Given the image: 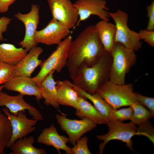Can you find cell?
Listing matches in <instances>:
<instances>
[{
  "instance_id": "cell-25",
  "label": "cell",
  "mask_w": 154,
  "mask_h": 154,
  "mask_svg": "<svg viewBox=\"0 0 154 154\" xmlns=\"http://www.w3.org/2000/svg\"><path fill=\"white\" fill-rule=\"evenodd\" d=\"M131 106L133 112L130 122L135 125L139 126L153 117L149 110L137 100Z\"/></svg>"
},
{
  "instance_id": "cell-22",
  "label": "cell",
  "mask_w": 154,
  "mask_h": 154,
  "mask_svg": "<svg viewBox=\"0 0 154 154\" xmlns=\"http://www.w3.org/2000/svg\"><path fill=\"white\" fill-rule=\"evenodd\" d=\"M79 108L76 110L75 115L81 119L84 117L89 118L97 124H106V122L94 106L84 98L80 96Z\"/></svg>"
},
{
  "instance_id": "cell-36",
  "label": "cell",
  "mask_w": 154,
  "mask_h": 154,
  "mask_svg": "<svg viewBox=\"0 0 154 154\" xmlns=\"http://www.w3.org/2000/svg\"><path fill=\"white\" fill-rule=\"evenodd\" d=\"M3 88H4V87H3V85L0 86V92L2 91V90ZM0 112H1V111L0 110Z\"/></svg>"
},
{
  "instance_id": "cell-2",
  "label": "cell",
  "mask_w": 154,
  "mask_h": 154,
  "mask_svg": "<svg viewBox=\"0 0 154 154\" xmlns=\"http://www.w3.org/2000/svg\"><path fill=\"white\" fill-rule=\"evenodd\" d=\"M112 56L107 52L92 66H80L72 79V83L87 92L93 94L109 80Z\"/></svg>"
},
{
  "instance_id": "cell-26",
  "label": "cell",
  "mask_w": 154,
  "mask_h": 154,
  "mask_svg": "<svg viewBox=\"0 0 154 154\" xmlns=\"http://www.w3.org/2000/svg\"><path fill=\"white\" fill-rule=\"evenodd\" d=\"M133 112V110L130 106L127 108L120 109L113 108L109 115V122L123 121L130 120Z\"/></svg>"
},
{
  "instance_id": "cell-5",
  "label": "cell",
  "mask_w": 154,
  "mask_h": 154,
  "mask_svg": "<svg viewBox=\"0 0 154 154\" xmlns=\"http://www.w3.org/2000/svg\"><path fill=\"white\" fill-rule=\"evenodd\" d=\"M108 14L115 23L116 31L114 43H120L135 51L139 50L142 46L141 39L138 33L131 30L129 27L127 13L118 9L114 12H109Z\"/></svg>"
},
{
  "instance_id": "cell-6",
  "label": "cell",
  "mask_w": 154,
  "mask_h": 154,
  "mask_svg": "<svg viewBox=\"0 0 154 154\" xmlns=\"http://www.w3.org/2000/svg\"><path fill=\"white\" fill-rule=\"evenodd\" d=\"M72 40L68 35L57 45L56 49L40 64V69L38 73L33 79L37 85L51 71L60 73L66 66L68 58V51Z\"/></svg>"
},
{
  "instance_id": "cell-12",
  "label": "cell",
  "mask_w": 154,
  "mask_h": 154,
  "mask_svg": "<svg viewBox=\"0 0 154 154\" xmlns=\"http://www.w3.org/2000/svg\"><path fill=\"white\" fill-rule=\"evenodd\" d=\"M70 29L52 18L45 27L36 31L35 40L37 44L58 45L69 35Z\"/></svg>"
},
{
  "instance_id": "cell-1",
  "label": "cell",
  "mask_w": 154,
  "mask_h": 154,
  "mask_svg": "<svg viewBox=\"0 0 154 154\" xmlns=\"http://www.w3.org/2000/svg\"><path fill=\"white\" fill-rule=\"evenodd\" d=\"M107 52L100 40L95 25L86 28L72 40L69 47L66 66L70 78L72 79L74 77L79 66H92Z\"/></svg>"
},
{
  "instance_id": "cell-20",
  "label": "cell",
  "mask_w": 154,
  "mask_h": 154,
  "mask_svg": "<svg viewBox=\"0 0 154 154\" xmlns=\"http://www.w3.org/2000/svg\"><path fill=\"white\" fill-rule=\"evenodd\" d=\"M100 40L105 50L110 53L114 44L116 28L109 21L102 20L95 25Z\"/></svg>"
},
{
  "instance_id": "cell-23",
  "label": "cell",
  "mask_w": 154,
  "mask_h": 154,
  "mask_svg": "<svg viewBox=\"0 0 154 154\" xmlns=\"http://www.w3.org/2000/svg\"><path fill=\"white\" fill-rule=\"evenodd\" d=\"M74 86L80 96L90 100L106 123L108 122L109 114L113 108L98 93L89 94L74 85Z\"/></svg>"
},
{
  "instance_id": "cell-35",
  "label": "cell",
  "mask_w": 154,
  "mask_h": 154,
  "mask_svg": "<svg viewBox=\"0 0 154 154\" xmlns=\"http://www.w3.org/2000/svg\"><path fill=\"white\" fill-rule=\"evenodd\" d=\"M6 147V143L0 139V154H2L4 153Z\"/></svg>"
},
{
  "instance_id": "cell-37",
  "label": "cell",
  "mask_w": 154,
  "mask_h": 154,
  "mask_svg": "<svg viewBox=\"0 0 154 154\" xmlns=\"http://www.w3.org/2000/svg\"><path fill=\"white\" fill-rule=\"evenodd\" d=\"M1 62V60H0V62Z\"/></svg>"
},
{
  "instance_id": "cell-33",
  "label": "cell",
  "mask_w": 154,
  "mask_h": 154,
  "mask_svg": "<svg viewBox=\"0 0 154 154\" xmlns=\"http://www.w3.org/2000/svg\"><path fill=\"white\" fill-rule=\"evenodd\" d=\"M11 21V19L8 17L3 16L0 18V41L4 40L3 34L7 30Z\"/></svg>"
},
{
  "instance_id": "cell-27",
  "label": "cell",
  "mask_w": 154,
  "mask_h": 154,
  "mask_svg": "<svg viewBox=\"0 0 154 154\" xmlns=\"http://www.w3.org/2000/svg\"><path fill=\"white\" fill-rule=\"evenodd\" d=\"M12 129L7 117L0 112V139L7 143L10 139Z\"/></svg>"
},
{
  "instance_id": "cell-13",
  "label": "cell",
  "mask_w": 154,
  "mask_h": 154,
  "mask_svg": "<svg viewBox=\"0 0 154 154\" xmlns=\"http://www.w3.org/2000/svg\"><path fill=\"white\" fill-rule=\"evenodd\" d=\"M74 4L78 13L77 25L92 15H96L102 20L109 21L108 8L105 0H77Z\"/></svg>"
},
{
  "instance_id": "cell-3",
  "label": "cell",
  "mask_w": 154,
  "mask_h": 154,
  "mask_svg": "<svg viewBox=\"0 0 154 154\" xmlns=\"http://www.w3.org/2000/svg\"><path fill=\"white\" fill-rule=\"evenodd\" d=\"M110 54L112 61L109 80L117 84H124L126 74L136 62L135 51L116 42L114 43Z\"/></svg>"
},
{
  "instance_id": "cell-15",
  "label": "cell",
  "mask_w": 154,
  "mask_h": 154,
  "mask_svg": "<svg viewBox=\"0 0 154 154\" xmlns=\"http://www.w3.org/2000/svg\"><path fill=\"white\" fill-rule=\"evenodd\" d=\"M43 52V49L40 47L36 46L32 48L24 57L13 66V77L18 76L31 77L35 69L42 62L39 59V57Z\"/></svg>"
},
{
  "instance_id": "cell-7",
  "label": "cell",
  "mask_w": 154,
  "mask_h": 154,
  "mask_svg": "<svg viewBox=\"0 0 154 154\" xmlns=\"http://www.w3.org/2000/svg\"><path fill=\"white\" fill-rule=\"evenodd\" d=\"M106 124L109 128L108 132L105 134L96 136L98 139L103 141L99 145L100 154L103 153L107 143L113 140L122 141L131 150L134 151L131 139L133 136L138 135V128L135 125L131 122L124 123L117 121L108 122Z\"/></svg>"
},
{
  "instance_id": "cell-19",
  "label": "cell",
  "mask_w": 154,
  "mask_h": 154,
  "mask_svg": "<svg viewBox=\"0 0 154 154\" xmlns=\"http://www.w3.org/2000/svg\"><path fill=\"white\" fill-rule=\"evenodd\" d=\"M54 72H50L37 86L44 100L45 104L58 109L60 105L58 102L56 82L53 76Z\"/></svg>"
},
{
  "instance_id": "cell-8",
  "label": "cell",
  "mask_w": 154,
  "mask_h": 154,
  "mask_svg": "<svg viewBox=\"0 0 154 154\" xmlns=\"http://www.w3.org/2000/svg\"><path fill=\"white\" fill-rule=\"evenodd\" d=\"M60 128L68 137L69 142L73 146L83 135L95 128L97 124L92 120L84 117L80 120L67 118L64 115L56 114L55 116Z\"/></svg>"
},
{
  "instance_id": "cell-31",
  "label": "cell",
  "mask_w": 154,
  "mask_h": 154,
  "mask_svg": "<svg viewBox=\"0 0 154 154\" xmlns=\"http://www.w3.org/2000/svg\"><path fill=\"white\" fill-rule=\"evenodd\" d=\"M141 40H143L150 46L154 47V31L153 30H141L138 33Z\"/></svg>"
},
{
  "instance_id": "cell-32",
  "label": "cell",
  "mask_w": 154,
  "mask_h": 154,
  "mask_svg": "<svg viewBox=\"0 0 154 154\" xmlns=\"http://www.w3.org/2000/svg\"><path fill=\"white\" fill-rule=\"evenodd\" d=\"M147 17L149 21L147 30H153L154 29V1L153 0L151 4L147 6Z\"/></svg>"
},
{
  "instance_id": "cell-9",
  "label": "cell",
  "mask_w": 154,
  "mask_h": 154,
  "mask_svg": "<svg viewBox=\"0 0 154 154\" xmlns=\"http://www.w3.org/2000/svg\"><path fill=\"white\" fill-rule=\"evenodd\" d=\"M2 110L9 119L12 129V135L6 143V147L10 148L17 140L26 137L36 129L35 125L38 120L28 118L24 113L25 110L19 112L16 115L14 116L10 113L6 108H3Z\"/></svg>"
},
{
  "instance_id": "cell-14",
  "label": "cell",
  "mask_w": 154,
  "mask_h": 154,
  "mask_svg": "<svg viewBox=\"0 0 154 154\" xmlns=\"http://www.w3.org/2000/svg\"><path fill=\"white\" fill-rule=\"evenodd\" d=\"M23 96L19 93L16 96H11L1 91L0 92V107L5 106L10 113L14 116L16 115L19 112L27 110L33 119L38 121L43 120L40 111L26 102Z\"/></svg>"
},
{
  "instance_id": "cell-30",
  "label": "cell",
  "mask_w": 154,
  "mask_h": 154,
  "mask_svg": "<svg viewBox=\"0 0 154 154\" xmlns=\"http://www.w3.org/2000/svg\"><path fill=\"white\" fill-rule=\"evenodd\" d=\"M134 93L136 100L147 108L154 116V98L145 96L138 93Z\"/></svg>"
},
{
  "instance_id": "cell-16",
  "label": "cell",
  "mask_w": 154,
  "mask_h": 154,
  "mask_svg": "<svg viewBox=\"0 0 154 154\" xmlns=\"http://www.w3.org/2000/svg\"><path fill=\"white\" fill-rule=\"evenodd\" d=\"M3 85L7 90L18 92L23 96H34L38 101L43 98L37 84L30 77H13Z\"/></svg>"
},
{
  "instance_id": "cell-11",
  "label": "cell",
  "mask_w": 154,
  "mask_h": 154,
  "mask_svg": "<svg viewBox=\"0 0 154 154\" xmlns=\"http://www.w3.org/2000/svg\"><path fill=\"white\" fill-rule=\"evenodd\" d=\"M39 6L33 4L30 11L27 14L20 12L15 14V17L23 23L25 27V34L23 40L19 43L27 52L37 46L34 36L39 23Z\"/></svg>"
},
{
  "instance_id": "cell-4",
  "label": "cell",
  "mask_w": 154,
  "mask_h": 154,
  "mask_svg": "<svg viewBox=\"0 0 154 154\" xmlns=\"http://www.w3.org/2000/svg\"><path fill=\"white\" fill-rule=\"evenodd\" d=\"M114 109L130 106L137 100L131 84H119L108 80L96 92Z\"/></svg>"
},
{
  "instance_id": "cell-24",
  "label": "cell",
  "mask_w": 154,
  "mask_h": 154,
  "mask_svg": "<svg viewBox=\"0 0 154 154\" xmlns=\"http://www.w3.org/2000/svg\"><path fill=\"white\" fill-rule=\"evenodd\" d=\"M35 142L33 136H26L17 140L10 148L12 151L10 154H46L45 150L41 148L35 147Z\"/></svg>"
},
{
  "instance_id": "cell-29",
  "label": "cell",
  "mask_w": 154,
  "mask_h": 154,
  "mask_svg": "<svg viewBox=\"0 0 154 154\" xmlns=\"http://www.w3.org/2000/svg\"><path fill=\"white\" fill-rule=\"evenodd\" d=\"M13 66L2 61L0 62V84H4L13 78Z\"/></svg>"
},
{
  "instance_id": "cell-21",
  "label": "cell",
  "mask_w": 154,
  "mask_h": 154,
  "mask_svg": "<svg viewBox=\"0 0 154 154\" xmlns=\"http://www.w3.org/2000/svg\"><path fill=\"white\" fill-rule=\"evenodd\" d=\"M27 54V52L22 47L17 48L9 43L0 44V60L9 64L15 65Z\"/></svg>"
},
{
  "instance_id": "cell-10",
  "label": "cell",
  "mask_w": 154,
  "mask_h": 154,
  "mask_svg": "<svg viewBox=\"0 0 154 154\" xmlns=\"http://www.w3.org/2000/svg\"><path fill=\"white\" fill-rule=\"evenodd\" d=\"M52 18L69 29L77 24L78 10L70 0H47Z\"/></svg>"
},
{
  "instance_id": "cell-28",
  "label": "cell",
  "mask_w": 154,
  "mask_h": 154,
  "mask_svg": "<svg viewBox=\"0 0 154 154\" xmlns=\"http://www.w3.org/2000/svg\"><path fill=\"white\" fill-rule=\"evenodd\" d=\"M88 138L86 136L81 137L76 144L71 148L72 154H91L88 146Z\"/></svg>"
},
{
  "instance_id": "cell-18",
  "label": "cell",
  "mask_w": 154,
  "mask_h": 154,
  "mask_svg": "<svg viewBox=\"0 0 154 154\" xmlns=\"http://www.w3.org/2000/svg\"><path fill=\"white\" fill-rule=\"evenodd\" d=\"M56 82L59 105L71 106L78 110L80 96L73 84L67 80Z\"/></svg>"
},
{
  "instance_id": "cell-17",
  "label": "cell",
  "mask_w": 154,
  "mask_h": 154,
  "mask_svg": "<svg viewBox=\"0 0 154 154\" xmlns=\"http://www.w3.org/2000/svg\"><path fill=\"white\" fill-rule=\"evenodd\" d=\"M69 138L58 133L57 129L53 124L48 127L45 128L38 137L37 142L47 146H52L55 148L59 154H61L60 150L64 151L66 154H72L71 148L66 144Z\"/></svg>"
},
{
  "instance_id": "cell-34",
  "label": "cell",
  "mask_w": 154,
  "mask_h": 154,
  "mask_svg": "<svg viewBox=\"0 0 154 154\" xmlns=\"http://www.w3.org/2000/svg\"><path fill=\"white\" fill-rule=\"evenodd\" d=\"M16 0H0V13L7 12L9 7Z\"/></svg>"
}]
</instances>
